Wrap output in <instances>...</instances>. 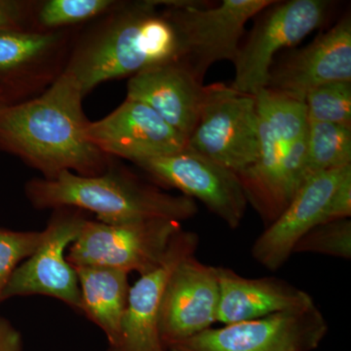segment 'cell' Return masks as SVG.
Here are the masks:
<instances>
[{
    "label": "cell",
    "mask_w": 351,
    "mask_h": 351,
    "mask_svg": "<svg viewBox=\"0 0 351 351\" xmlns=\"http://www.w3.org/2000/svg\"><path fill=\"white\" fill-rule=\"evenodd\" d=\"M82 88L63 71L45 91L0 110V149L20 157L43 179L69 171L96 176L112 165V157L87 138Z\"/></svg>",
    "instance_id": "6da1fadb"
},
{
    "label": "cell",
    "mask_w": 351,
    "mask_h": 351,
    "mask_svg": "<svg viewBox=\"0 0 351 351\" xmlns=\"http://www.w3.org/2000/svg\"><path fill=\"white\" fill-rule=\"evenodd\" d=\"M73 43L64 71L86 96L101 83L179 61L177 27L160 1L121 2Z\"/></svg>",
    "instance_id": "7a4b0ae2"
},
{
    "label": "cell",
    "mask_w": 351,
    "mask_h": 351,
    "mask_svg": "<svg viewBox=\"0 0 351 351\" xmlns=\"http://www.w3.org/2000/svg\"><path fill=\"white\" fill-rule=\"evenodd\" d=\"M25 195L36 209L75 208L92 212L104 223L142 219H172L182 223L197 213L195 201L164 193L128 170L112 165L100 175L80 176L64 171L55 179H34Z\"/></svg>",
    "instance_id": "3957f363"
},
{
    "label": "cell",
    "mask_w": 351,
    "mask_h": 351,
    "mask_svg": "<svg viewBox=\"0 0 351 351\" xmlns=\"http://www.w3.org/2000/svg\"><path fill=\"white\" fill-rule=\"evenodd\" d=\"M274 0H223L215 7L195 1H160L181 41L179 61L203 82L212 64L234 62L245 25Z\"/></svg>",
    "instance_id": "277c9868"
},
{
    "label": "cell",
    "mask_w": 351,
    "mask_h": 351,
    "mask_svg": "<svg viewBox=\"0 0 351 351\" xmlns=\"http://www.w3.org/2000/svg\"><path fill=\"white\" fill-rule=\"evenodd\" d=\"M182 230L180 221L152 219L120 223L85 221L66 260L73 267H108L140 276L156 269Z\"/></svg>",
    "instance_id": "5b68a950"
},
{
    "label": "cell",
    "mask_w": 351,
    "mask_h": 351,
    "mask_svg": "<svg viewBox=\"0 0 351 351\" xmlns=\"http://www.w3.org/2000/svg\"><path fill=\"white\" fill-rule=\"evenodd\" d=\"M331 7L327 0H274L256 16L248 38L240 44L230 87L254 97L267 88L277 53L299 43L324 24Z\"/></svg>",
    "instance_id": "8992f818"
},
{
    "label": "cell",
    "mask_w": 351,
    "mask_h": 351,
    "mask_svg": "<svg viewBox=\"0 0 351 351\" xmlns=\"http://www.w3.org/2000/svg\"><path fill=\"white\" fill-rule=\"evenodd\" d=\"M186 147L240 174L258 161L260 131L254 96L215 83Z\"/></svg>",
    "instance_id": "52a82bcc"
},
{
    "label": "cell",
    "mask_w": 351,
    "mask_h": 351,
    "mask_svg": "<svg viewBox=\"0 0 351 351\" xmlns=\"http://www.w3.org/2000/svg\"><path fill=\"white\" fill-rule=\"evenodd\" d=\"M258 131V161L237 175L248 205L267 226L280 216L307 180V131L284 128L260 117Z\"/></svg>",
    "instance_id": "ba28073f"
},
{
    "label": "cell",
    "mask_w": 351,
    "mask_h": 351,
    "mask_svg": "<svg viewBox=\"0 0 351 351\" xmlns=\"http://www.w3.org/2000/svg\"><path fill=\"white\" fill-rule=\"evenodd\" d=\"M87 219L82 210L55 209L38 248L13 272L0 293V302L20 295H46L82 313L77 274L66 260V250L77 239Z\"/></svg>",
    "instance_id": "9c48e42d"
},
{
    "label": "cell",
    "mask_w": 351,
    "mask_h": 351,
    "mask_svg": "<svg viewBox=\"0 0 351 351\" xmlns=\"http://www.w3.org/2000/svg\"><path fill=\"white\" fill-rule=\"evenodd\" d=\"M328 332L316 304L221 328H210L168 351H313Z\"/></svg>",
    "instance_id": "30bf717a"
},
{
    "label": "cell",
    "mask_w": 351,
    "mask_h": 351,
    "mask_svg": "<svg viewBox=\"0 0 351 351\" xmlns=\"http://www.w3.org/2000/svg\"><path fill=\"white\" fill-rule=\"evenodd\" d=\"M136 165L157 182L201 201L228 228L234 230L241 223L248 202L239 177L225 166L188 147Z\"/></svg>",
    "instance_id": "8fae6325"
},
{
    "label": "cell",
    "mask_w": 351,
    "mask_h": 351,
    "mask_svg": "<svg viewBox=\"0 0 351 351\" xmlns=\"http://www.w3.org/2000/svg\"><path fill=\"white\" fill-rule=\"evenodd\" d=\"M71 39L69 29L0 34V92L9 105L38 96L61 75Z\"/></svg>",
    "instance_id": "7c38bea8"
},
{
    "label": "cell",
    "mask_w": 351,
    "mask_h": 351,
    "mask_svg": "<svg viewBox=\"0 0 351 351\" xmlns=\"http://www.w3.org/2000/svg\"><path fill=\"white\" fill-rule=\"evenodd\" d=\"M351 165L311 175L285 210L267 226L252 247V256L270 270L280 269L294 254L295 245L315 226L334 221L332 200Z\"/></svg>",
    "instance_id": "4fadbf2b"
},
{
    "label": "cell",
    "mask_w": 351,
    "mask_h": 351,
    "mask_svg": "<svg viewBox=\"0 0 351 351\" xmlns=\"http://www.w3.org/2000/svg\"><path fill=\"white\" fill-rule=\"evenodd\" d=\"M219 288L217 267L191 256L173 270L159 314V332L166 348L193 338L217 322Z\"/></svg>",
    "instance_id": "5bb4252c"
},
{
    "label": "cell",
    "mask_w": 351,
    "mask_h": 351,
    "mask_svg": "<svg viewBox=\"0 0 351 351\" xmlns=\"http://www.w3.org/2000/svg\"><path fill=\"white\" fill-rule=\"evenodd\" d=\"M87 138L108 156L137 164L186 149L188 140L141 101L126 100L105 119L89 122Z\"/></svg>",
    "instance_id": "9a60e30c"
},
{
    "label": "cell",
    "mask_w": 351,
    "mask_h": 351,
    "mask_svg": "<svg viewBox=\"0 0 351 351\" xmlns=\"http://www.w3.org/2000/svg\"><path fill=\"white\" fill-rule=\"evenodd\" d=\"M351 82V19L343 16L308 45L288 53L270 69L267 88L304 101L309 92L334 82Z\"/></svg>",
    "instance_id": "2e32d148"
},
{
    "label": "cell",
    "mask_w": 351,
    "mask_h": 351,
    "mask_svg": "<svg viewBox=\"0 0 351 351\" xmlns=\"http://www.w3.org/2000/svg\"><path fill=\"white\" fill-rule=\"evenodd\" d=\"M198 243L196 233L181 230L163 262L131 286L119 339L107 351H168L159 332L164 290L173 270L184 258L195 256Z\"/></svg>",
    "instance_id": "e0dca14e"
},
{
    "label": "cell",
    "mask_w": 351,
    "mask_h": 351,
    "mask_svg": "<svg viewBox=\"0 0 351 351\" xmlns=\"http://www.w3.org/2000/svg\"><path fill=\"white\" fill-rule=\"evenodd\" d=\"M208 86L180 61L156 64L131 76L126 98L149 106L186 140L195 130Z\"/></svg>",
    "instance_id": "ac0fdd59"
},
{
    "label": "cell",
    "mask_w": 351,
    "mask_h": 351,
    "mask_svg": "<svg viewBox=\"0 0 351 351\" xmlns=\"http://www.w3.org/2000/svg\"><path fill=\"white\" fill-rule=\"evenodd\" d=\"M219 301L217 322L234 324L274 314L301 311L315 304L311 295L276 277L247 278L217 267Z\"/></svg>",
    "instance_id": "d6986e66"
},
{
    "label": "cell",
    "mask_w": 351,
    "mask_h": 351,
    "mask_svg": "<svg viewBox=\"0 0 351 351\" xmlns=\"http://www.w3.org/2000/svg\"><path fill=\"white\" fill-rule=\"evenodd\" d=\"M75 269L82 295V313L105 332L108 346L113 345L119 339L128 302L129 274L90 265Z\"/></svg>",
    "instance_id": "ffe728a7"
},
{
    "label": "cell",
    "mask_w": 351,
    "mask_h": 351,
    "mask_svg": "<svg viewBox=\"0 0 351 351\" xmlns=\"http://www.w3.org/2000/svg\"><path fill=\"white\" fill-rule=\"evenodd\" d=\"M351 165V126L308 121L307 179L316 173Z\"/></svg>",
    "instance_id": "44dd1931"
},
{
    "label": "cell",
    "mask_w": 351,
    "mask_h": 351,
    "mask_svg": "<svg viewBox=\"0 0 351 351\" xmlns=\"http://www.w3.org/2000/svg\"><path fill=\"white\" fill-rule=\"evenodd\" d=\"M114 0H46L38 2L32 21L34 32H54L98 20L110 12Z\"/></svg>",
    "instance_id": "7402d4cb"
},
{
    "label": "cell",
    "mask_w": 351,
    "mask_h": 351,
    "mask_svg": "<svg viewBox=\"0 0 351 351\" xmlns=\"http://www.w3.org/2000/svg\"><path fill=\"white\" fill-rule=\"evenodd\" d=\"M308 121L351 126V82H334L315 88L304 100Z\"/></svg>",
    "instance_id": "603a6c76"
},
{
    "label": "cell",
    "mask_w": 351,
    "mask_h": 351,
    "mask_svg": "<svg viewBox=\"0 0 351 351\" xmlns=\"http://www.w3.org/2000/svg\"><path fill=\"white\" fill-rule=\"evenodd\" d=\"M295 253H313L331 257L351 258V221L348 219L328 221L313 228L295 245Z\"/></svg>",
    "instance_id": "cb8c5ba5"
},
{
    "label": "cell",
    "mask_w": 351,
    "mask_h": 351,
    "mask_svg": "<svg viewBox=\"0 0 351 351\" xmlns=\"http://www.w3.org/2000/svg\"><path fill=\"white\" fill-rule=\"evenodd\" d=\"M43 239L41 232H15L0 228V293L15 269L31 257Z\"/></svg>",
    "instance_id": "d4e9b609"
},
{
    "label": "cell",
    "mask_w": 351,
    "mask_h": 351,
    "mask_svg": "<svg viewBox=\"0 0 351 351\" xmlns=\"http://www.w3.org/2000/svg\"><path fill=\"white\" fill-rule=\"evenodd\" d=\"M38 1L0 0V34L32 31Z\"/></svg>",
    "instance_id": "484cf974"
},
{
    "label": "cell",
    "mask_w": 351,
    "mask_h": 351,
    "mask_svg": "<svg viewBox=\"0 0 351 351\" xmlns=\"http://www.w3.org/2000/svg\"><path fill=\"white\" fill-rule=\"evenodd\" d=\"M22 336L18 330L0 317V351H22Z\"/></svg>",
    "instance_id": "4316f807"
},
{
    "label": "cell",
    "mask_w": 351,
    "mask_h": 351,
    "mask_svg": "<svg viewBox=\"0 0 351 351\" xmlns=\"http://www.w3.org/2000/svg\"><path fill=\"white\" fill-rule=\"evenodd\" d=\"M8 101H6V99L4 98L3 95H2L1 92H0V110L2 108L5 107V106H8Z\"/></svg>",
    "instance_id": "83f0119b"
}]
</instances>
